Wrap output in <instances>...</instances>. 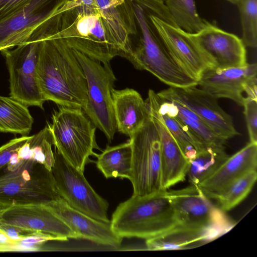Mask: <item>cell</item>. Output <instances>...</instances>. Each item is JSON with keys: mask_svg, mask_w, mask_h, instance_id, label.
I'll list each match as a JSON object with an SVG mask.
<instances>
[{"mask_svg": "<svg viewBox=\"0 0 257 257\" xmlns=\"http://www.w3.org/2000/svg\"><path fill=\"white\" fill-rule=\"evenodd\" d=\"M154 117L161 141L162 185L164 190H167L185 180L190 162L163 121L156 116Z\"/></svg>", "mask_w": 257, "mask_h": 257, "instance_id": "21", "label": "cell"}, {"mask_svg": "<svg viewBox=\"0 0 257 257\" xmlns=\"http://www.w3.org/2000/svg\"><path fill=\"white\" fill-rule=\"evenodd\" d=\"M187 34L213 68L240 67L247 64L246 48L242 39L214 24L208 22L198 32Z\"/></svg>", "mask_w": 257, "mask_h": 257, "instance_id": "14", "label": "cell"}, {"mask_svg": "<svg viewBox=\"0 0 257 257\" xmlns=\"http://www.w3.org/2000/svg\"><path fill=\"white\" fill-rule=\"evenodd\" d=\"M97 169L106 178L130 179L132 168V147L130 140L114 146L107 145L101 154H96Z\"/></svg>", "mask_w": 257, "mask_h": 257, "instance_id": "22", "label": "cell"}, {"mask_svg": "<svg viewBox=\"0 0 257 257\" xmlns=\"http://www.w3.org/2000/svg\"><path fill=\"white\" fill-rule=\"evenodd\" d=\"M55 36L72 49L102 63H109L120 55L108 35L100 14L84 10L78 5L63 14L59 30Z\"/></svg>", "mask_w": 257, "mask_h": 257, "instance_id": "6", "label": "cell"}, {"mask_svg": "<svg viewBox=\"0 0 257 257\" xmlns=\"http://www.w3.org/2000/svg\"><path fill=\"white\" fill-rule=\"evenodd\" d=\"M122 1H133V0H122Z\"/></svg>", "mask_w": 257, "mask_h": 257, "instance_id": "36", "label": "cell"}, {"mask_svg": "<svg viewBox=\"0 0 257 257\" xmlns=\"http://www.w3.org/2000/svg\"><path fill=\"white\" fill-rule=\"evenodd\" d=\"M53 139L50 128L46 126L36 134L31 136L27 142L20 149L19 157L32 158L52 171L55 162L52 150Z\"/></svg>", "mask_w": 257, "mask_h": 257, "instance_id": "26", "label": "cell"}, {"mask_svg": "<svg viewBox=\"0 0 257 257\" xmlns=\"http://www.w3.org/2000/svg\"><path fill=\"white\" fill-rule=\"evenodd\" d=\"M30 137L25 136L14 139L0 147V169L10 162Z\"/></svg>", "mask_w": 257, "mask_h": 257, "instance_id": "32", "label": "cell"}, {"mask_svg": "<svg viewBox=\"0 0 257 257\" xmlns=\"http://www.w3.org/2000/svg\"><path fill=\"white\" fill-rule=\"evenodd\" d=\"M34 119L28 106L12 97L0 95V132L27 136Z\"/></svg>", "mask_w": 257, "mask_h": 257, "instance_id": "23", "label": "cell"}, {"mask_svg": "<svg viewBox=\"0 0 257 257\" xmlns=\"http://www.w3.org/2000/svg\"><path fill=\"white\" fill-rule=\"evenodd\" d=\"M257 143H249L235 153L198 187L209 199H216L233 182L247 172L256 170Z\"/></svg>", "mask_w": 257, "mask_h": 257, "instance_id": "18", "label": "cell"}, {"mask_svg": "<svg viewBox=\"0 0 257 257\" xmlns=\"http://www.w3.org/2000/svg\"><path fill=\"white\" fill-rule=\"evenodd\" d=\"M55 162L52 169L56 190L73 208L96 220L110 223L107 215L108 203L93 189L79 171L55 149Z\"/></svg>", "mask_w": 257, "mask_h": 257, "instance_id": "10", "label": "cell"}, {"mask_svg": "<svg viewBox=\"0 0 257 257\" xmlns=\"http://www.w3.org/2000/svg\"><path fill=\"white\" fill-rule=\"evenodd\" d=\"M177 26L188 33H195L208 22L199 15L194 0H163Z\"/></svg>", "mask_w": 257, "mask_h": 257, "instance_id": "27", "label": "cell"}, {"mask_svg": "<svg viewBox=\"0 0 257 257\" xmlns=\"http://www.w3.org/2000/svg\"><path fill=\"white\" fill-rule=\"evenodd\" d=\"M148 108L152 115L163 121L188 161L190 162L193 160L198 152L203 148L195 141L186 126L175 116H170L149 106Z\"/></svg>", "mask_w": 257, "mask_h": 257, "instance_id": "28", "label": "cell"}, {"mask_svg": "<svg viewBox=\"0 0 257 257\" xmlns=\"http://www.w3.org/2000/svg\"><path fill=\"white\" fill-rule=\"evenodd\" d=\"M243 106L249 142L257 143V99L246 96Z\"/></svg>", "mask_w": 257, "mask_h": 257, "instance_id": "31", "label": "cell"}, {"mask_svg": "<svg viewBox=\"0 0 257 257\" xmlns=\"http://www.w3.org/2000/svg\"><path fill=\"white\" fill-rule=\"evenodd\" d=\"M202 232L185 229L179 225L162 234L146 240L147 249L178 250L206 243Z\"/></svg>", "mask_w": 257, "mask_h": 257, "instance_id": "25", "label": "cell"}, {"mask_svg": "<svg viewBox=\"0 0 257 257\" xmlns=\"http://www.w3.org/2000/svg\"><path fill=\"white\" fill-rule=\"evenodd\" d=\"M133 2L141 35L136 44L130 43L121 57L135 68L150 72L170 87L197 85V80L176 60L161 40L150 21L147 9Z\"/></svg>", "mask_w": 257, "mask_h": 257, "instance_id": "3", "label": "cell"}, {"mask_svg": "<svg viewBox=\"0 0 257 257\" xmlns=\"http://www.w3.org/2000/svg\"><path fill=\"white\" fill-rule=\"evenodd\" d=\"M110 224L113 232L122 238L146 240L178 225L167 190L144 196L133 194L117 206Z\"/></svg>", "mask_w": 257, "mask_h": 257, "instance_id": "2", "label": "cell"}, {"mask_svg": "<svg viewBox=\"0 0 257 257\" xmlns=\"http://www.w3.org/2000/svg\"><path fill=\"white\" fill-rule=\"evenodd\" d=\"M0 176V207L14 205L49 204L59 198L52 171L32 158L11 160Z\"/></svg>", "mask_w": 257, "mask_h": 257, "instance_id": "4", "label": "cell"}, {"mask_svg": "<svg viewBox=\"0 0 257 257\" xmlns=\"http://www.w3.org/2000/svg\"><path fill=\"white\" fill-rule=\"evenodd\" d=\"M30 0H0V22L7 18Z\"/></svg>", "mask_w": 257, "mask_h": 257, "instance_id": "33", "label": "cell"}, {"mask_svg": "<svg viewBox=\"0 0 257 257\" xmlns=\"http://www.w3.org/2000/svg\"><path fill=\"white\" fill-rule=\"evenodd\" d=\"M227 1L233 4H236L237 3V0H226Z\"/></svg>", "mask_w": 257, "mask_h": 257, "instance_id": "35", "label": "cell"}, {"mask_svg": "<svg viewBox=\"0 0 257 257\" xmlns=\"http://www.w3.org/2000/svg\"><path fill=\"white\" fill-rule=\"evenodd\" d=\"M84 10L99 13L96 0H74Z\"/></svg>", "mask_w": 257, "mask_h": 257, "instance_id": "34", "label": "cell"}, {"mask_svg": "<svg viewBox=\"0 0 257 257\" xmlns=\"http://www.w3.org/2000/svg\"><path fill=\"white\" fill-rule=\"evenodd\" d=\"M49 204L78 238L114 247L121 245L122 238L113 232L110 223L96 220L73 208L61 197Z\"/></svg>", "mask_w": 257, "mask_h": 257, "instance_id": "17", "label": "cell"}, {"mask_svg": "<svg viewBox=\"0 0 257 257\" xmlns=\"http://www.w3.org/2000/svg\"><path fill=\"white\" fill-rule=\"evenodd\" d=\"M37 78L45 101L83 109L87 99L84 71L73 49L55 34L42 40Z\"/></svg>", "mask_w": 257, "mask_h": 257, "instance_id": "1", "label": "cell"}, {"mask_svg": "<svg viewBox=\"0 0 257 257\" xmlns=\"http://www.w3.org/2000/svg\"><path fill=\"white\" fill-rule=\"evenodd\" d=\"M117 131L130 138L145 123L150 111L141 94L132 88L111 91Z\"/></svg>", "mask_w": 257, "mask_h": 257, "instance_id": "20", "label": "cell"}, {"mask_svg": "<svg viewBox=\"0 0 257 257\" xmlns=\"http://www.w3.org/2000/svg\"><path fill=\"white\" fill-rule=\"evenodd\" d=\"M242 29V40L245 47L257 46V0H237Z\"/></svg>", "mask_w": 257, "mask_h": 257, "instance_id": "30", "label": "cell"}, {"mask_svg": "<svg viewBox=\"0 0 257 257\" xmlns=\"http://www.w3.org/2000/svg\"><path fill=\"white\" fill-rule=\"evenodd\" d=\"M157 93L163 99L174 101L189 109L226 141L239 135L231 116L219 106L217 99L197 85L170 87Z\"/></svg>", "mask_w": 257, "mask_h": 257, "instance_id": "12", "label": "cell"}, {"mask_svg": "<svg viewBox=\"0 0 257 257\" xmlns=\"http://www.w3.org/2000/svg\"><path fill=\"white\" fill-rule=\"evenodd\" d=\"M178 225L202 232L208 242L207 229L220 208L213 205L198 186L168 191Z\"/></svg>", "mask_w": 257, "mask_h": 257, "instance_id": "15", "label": "cell"}, {"mask_svg": "<svg viewBox=\"0 0 257 257\" xmlns=\"http://www.w3.org/2000/svg\"><path fill=\"white\" fill-rule=\"evenodd\" d=\"M99 12L110 38L119 49L120 56L129 48L130 36L138 34L132 1L96 0Z\"/></svg>", "mask_w": 257, "mask_h": 257, "instance_id": "19", "label": "cell"}, {"mask_svg": "<svg viewBox=\"0 0 257 257\" xmlns=\"http://www.w3.org/2000/svg\"><path fill=\"white\" fill-rule=\"evenodd\" d=\"M56 151L71 165L84 172L99 149L95 139L96 126L82 109L60 106L48 123Z\"/></svg>", "mask_w": 257, "mask_h": 257, "instance_id": "5", "label": "cell"}, {"mask_svg": "<svg viewBox=\"0 0 257 257\" xmlns=\"http://www.w3.org/2000/svg\"><path fill=\"white\" fill-rule=\"evenodd\" d=\"M256 179V170H251L237 179L215 199L218 207L225 212L235 207L248 195Z\"/></svg>", "mask_w": 257, "mask_h": 257, "instance_id": "29", "label": "cell"}, {"mask_svg": "<svg viewBox=\"0 0 257 257\" xmlns=\"http://www.w3.org/2000/svg\"><path fill=\"white\" fill-rule=\"evenodd\" d=\"M48 36L47 30L41 25L16 48L1 51L9 72L10 96L27 106L44 109L45 101L38 83L37 69L42 40Z\"/></svg>", "mask_w": 257, "mask_h": 257, "instance_id": "7", "label": "cell"}, {"mask_svg": "<svg viewBox=\"0 0 257 257\" xmlns=\"http://www.w3.org/2000/svg\"><path fill=\"white\" fill-rule=\"evenodd\" d=\"M256 75V63L222 69L209 67L201 73L197 85L217 99L228 98L243 106V92L247 85L257 78Z\"/></svg>", "mask_w": 257, "mask_h": 257, "instance_id": "16", "label": "cell"}, {"mask_svg": "<svg viewBox=\"0 0 257 257\" xmlns=\"http://www.w3.org/2000/svg\"><path fill=\"white\" fill-rule=\"evenodd\" d=\"M132 147L130 180L133 195L144 196L165 190L162 185L161 149L156 119L150 115L129 139Z\"/></svg>", "mask_w": 257, "mask_h": 257, "instance_id": "8", "label": "cell"}, {"mask_svg": "<svg viewBox=\"0 0 257 257\" xmlns=\"http://www.w3.org/2000/svg\"><path fill=\"white\" fill-rule=\"evenodd\" d=\"M73 50L87 80V99L83 110L110 143L117 131L111 95L115 76L109 63H102Z\"/></svg>", "mask_w": 257, "mask_h": 257, "instance_id": "9", "label": "cell"}, {"mask_svg": "<svg viewBox=\"0 0 257 257\" xmlns=\"http://www.w3.org/2000/svg\"><path fill=\"white\" fill-rule=\"evenodd\" d=\"M76 5L74 0H30L0 22V51L21 44L43 23Z\"/></svg>", "mask_w": 257, "mask_h": 257, "instance_id": "11", "label": "cell"}, {"mask_svg": "<svg viewBox=\"0 0 257 257\" xmlns=\"http://www.w3.org/2000/svg\"><path fill=\"white\" fill-rule=\"evenodd\" d=\"M228 157L225 146L203 148L190 162L187 176L190 184L198 186L212 175Z\"/></svg>", "mask_w": 257, "mask_h": 257, "instance_id": "24", "label": "cell"}, {"mask_svg": "<svg viewBox=\"0 0 257 257\" xmlns=\"http://www.w3.org/2000/svg\"><path fill=\"white\" fill-rule=\"evenodd\" d=\"M49 204L34 203L2 207L0 223L30 233L49 234L58 237L60 241L78 238Z\"/></svg>", "mask_w": 257, "mask_h": 257, "instance_id": "13", "label": "cell"}, {"mask_svg": "<svg viewBox=\"0 0 257 257\" xmlns=\"http://www.w3.org/2000/svg\"><path fill=\"white\" fill-rule=\"evenodd\" d=\"M1 207H0V209H1Z\"/></svg>", "mask_w": 257, "mask_h": 257, "instance_id": "37", "label": "cell"}]
</instances>
